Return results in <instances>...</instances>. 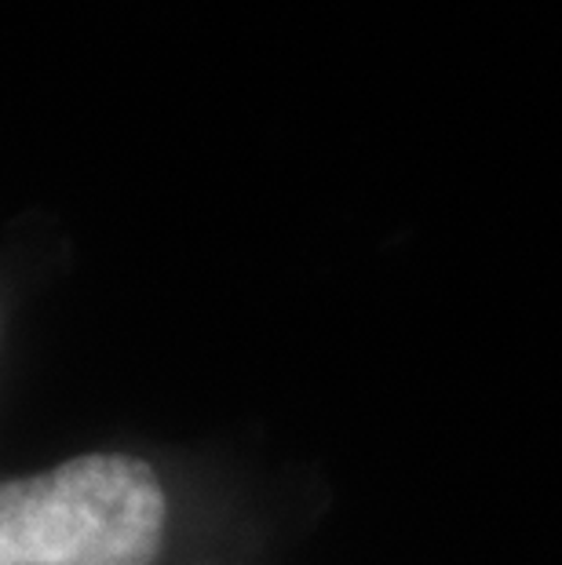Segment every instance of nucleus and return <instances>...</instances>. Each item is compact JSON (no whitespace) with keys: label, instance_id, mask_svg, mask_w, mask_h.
<instances>
[{"label":"nucleus","instance_id":"obj_1","mask_svg":"<svg viewBox=\"0 0 562 565\" xmlns=\"http://www.w3.org/2000/svg\"><path fill=\"white\" fill-rule=\"evenodd\" d=\"M165 519L147 460L85 452L0 486V565H153Z\"/></svg>","mask_w":562,"mask_h":565}]
</instances>
